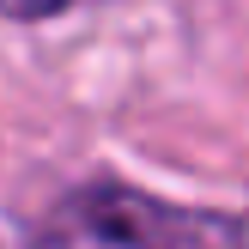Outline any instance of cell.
<instances>
[{
  "label": "cell",
  "mask_w": 249,
  "mask_h": 249,
  "mask_svg": "<svg viewBox=\"0 0 249 249\" xmlns=\"http://www.w3.org/2000/svg\"><path fill=\"white\" fill-rule=\"evenodd\" d=\"M31 249H249V231L134 189H79L43 219Z\"/></svg>",
  "instance_id": "1"
},
{
  "label": "cell",
  "mask_w": 249,
  "mask_h": 249,
  "mask_svg": "<svg viewBox=\"0 0 249 249\" xmlns=\"http://www.w3.org/2000/svg\"><path fill=\"white\" fill-rule=\"evenodd\" d=\"M67 0H0V12L6 18H49V12H61Z\"/></svg>",
  "instance_id": "2"
}]
</instances>
